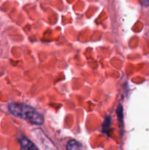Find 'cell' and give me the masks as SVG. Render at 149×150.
Listing matches in <instances>:
<instances>
[{"label": "cell", "instance_id": "6da1fadb", "mask_svg": "<svg viewBox=\"0 0 149 150\" xmlns=\"http://www.w3.org/2000/svg\"><path fill=\"white\" fill-rule=\"evenodd\" d=\"M8 108L12 114L32 124L39 125L44 122L43 117L29 105L20 103H10L8 105Z\"/></svg>", "mask_w": 149, "mask_h": 150}, {"label": "cell", "instance_id": "7a4b0ae2", "mask_svg": "<svg viewBox=\"0 0 149 150\" xmlns=\"http://www.w3.org/2000/svg\"><path fill=\"white\" fill-rule=\"evenodd\" d=\"M19 142H20V145H21V148L23 149H37V147L32 143V142L29 140L27 139H25V138H23V139H20L19 140Z\"/></svg>", "mask_w": 149, "mask_h": 150}, {"label": "cell", "instance_id": "3957f363", "mask_svg": "<svg viewBox=\"0 0 149 150\" xmlns=\"http://www.w3.org/2000/svg\"><path fill=\"white\" fill-rule=\"evenodd\" d=\"M80 148H82L81 144H80L75 140L70 141L67 145V149H79Z\"/></svg>", "mask_w": 149, "mask_h": 150}, {"label": "cell", "instance_id": "277c9868", "mask_svg": "<svg viewBox=\"0 0 149 150\" xmlns=\"http://www.w3.org/2000/svg\"><path fill=\"white\" fill-rule=\"evenodd\" d=\"M142 2L144 6H149V0H142Z\"/></svg>", "mask_w": 149, "mask_h": 150}]
</instances>
